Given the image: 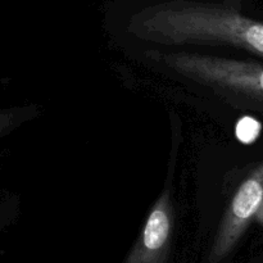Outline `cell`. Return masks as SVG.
<instances>
[{"mask_svg":"<svg viewBox=\"0 0 263 263\" xmlns=\"http://www.w3.org/2000/svg\"><path fill=\"white\" fill-rule=\"evenodd\" d=\"M262 205L263 162L244 180L231 199L211 248L210 263H220L233 252Z\"/></svg>","mask_w":263,"mask_h":263,"instance_id":"cell-3","label":"cell"},{"mask_svg":"<svg viewBox=\"0 0 263 263\" xmlns=\"http://www.w3.org/2000/svg\"><path fill=\"white\" fill-rule=\"evenodd\" d=\"M139 35L170 45H229L263 58V22L233 8L172 2L149 10L138 23Z\"/></svg>","mask_w":263,"mask_h":263,"instance_id":"cell-1","label":"cell"},{"mask_svg":"<svg viewBox=\"0 0 263 263\" xmlns=\"http://www.w3.org/2000/svg\"><path fill=\"white\" fill-rule=\"evenodd\" d=\"M14 123V113L0 109V136Z\"/></svg>","mask_w":263,"mask_h":263,"instance_id":"cell-6","label":"cell"},{"mask_svg":"<svg viewBox=\"0 0 263 263\" xmlns=\"http://www.w3.org/2000/svg\"><path fill=\"white\" fill-rule=\"evenodd\" d=\"M258 131L259 125L253 118H244L238 126V135L240 138V140H243L244 143H249L254 138H257Z\"/></svg>","mask_w":263,"mask_h":263,"instance_id":"cell-5","label":"cell"},{"mask_svg":"<svg viewBox=\"0 0 263 263\" xmlns=\"http://www.w3.org/2000/svg\"><path fill=\"white\" fill-rule=\"evenodd\" d=\"M174 233V210L168 193H163L149 213L140 236L125 263H166Z\"/></svg>","mask_w":263,"mask_h":263,"instance_id":"cell-4","label":"cell"},{"mask_svg":"<svg viewBox=\"0 0 263 263\" xmlns=\"http://www.w3.org/2000/svg\"><path fill=\"white\" fill-rule=\"evenodd\" d=\"M167 66L187 79L263 103V64L200 54L163 57Z\"/></svg>","mask_w":263,"mask_h":263,"instance_id":"cell-2","label":"cell"}]
</instances>
